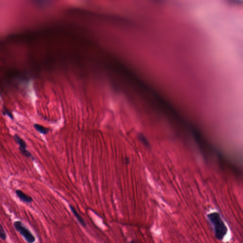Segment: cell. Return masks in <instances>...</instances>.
Masks as SVG:
<instances>
[{
  "instance_id": "9",
  "label": "cell",
  "mask_w": 243,
  "mask_h": 243,
  "mask_svg": "<svg viewBox=\"0 0 243 243\" xmlns=\"http://www.w3.org/2000/svg\"><path fill=\"white\" fill-rule=\"evenodd\" d=\"M6 238V233L4 230L3 226L0 224V238L3 240H5Z\"/></svg>"
},
{
  "instance_id": "1",
  "label": "cell",
  "mask_w": 243,
  "mask_h": 243,
  "mask_svg": "<svg viewBox=\"0 0 243 243\" xmlns=\"http://www.w3.org/2000/svg\"><path fill=\"white\" fill-rule=\"evenodd\" d=\"M208 218L213 226L216 238L220 240L223 239L227 232V228L220 214L217 212L210 213L208 215Z\"/></svg>"
},
{
  "instance_id": "7",
  "label": "cell",
  "mask_w": 243,
  "mask_h": 243,
  "mask_svg": "<svg viewBox=\"0 0 243 243\" xmlns=\"http://www.w3.org/2000/svg\"><path fill=\"white\" fill-rule=\"evenodd\" d=\"M19 150L21 154L23 155L24 157H26L28 158L31 159L33 160L35 159L34 157L31 154V153L28 150H27L26 149H22L19 148Z\"/></svg>"
},
{
  "instance_id": "11",
  "label": "cell",
  "mask_w": 243,
  "mask_h": 243,
  "mask_svg": "<svg viewBox=\"0 0 243 243\" xmlns=\"http://www.w3.org/2000/svg\"><path fill=\"white\" fill-rule=\"evenodd\" d=\"M128 243H136L135 242H134V241H131V242H129Z\"/></svg>"
},
{
  "instance_id": "2",
  "label": "cell",
  "mask_w": 243,
  "mask_h": 243,
  "mask_svg": "<svg viewBox=\"0 0 243 243\" xmlns=\"http://www.w3.org/2000/svg\"><path fill=\"white\" fill-rule=\"evenodd\" d=\"M13 226L16 230L23 237L28 243H34L35 242V237L23 222L20 221H15L13 223Z\"/></svg>"
},
{
  "instance_id": "6",
  "label": "cell",
  "mask_w": 243,
  "mask_h": 243,
  "mask_svg": "<svg viewBox=\"0 0 243 243\" xmlns=\"http://www.w3.org/2000/svg\"><path fill=\"white\" fill-rule=\"evenodd\" d=\"M70 208L71 209V210L73 214L74 215V216L76 217V218L77 219V220L79 221V223H80V224L82 226L85 227L86 226L85 224V222L83 219L82 217L80 216V215L79 214V213H77L76 210L74 208L73 206H70Z\"/></svg>"
},
{
  "instance_id": "5",
  "label": "cell",
  "mask_w": 243,
  "mask_h": 243,
  "mask_svg": "<svg viewBox=\"0 0 243 243\" xmlns=\"http://www.w3.org/2000/svg\"><path fill=\"white\" fill-rule=\"evenodd\" d=\"M33 126L34 128L35 129V130L37 131L40 133L43 134V135H47L50 131V129L49 128L44 127V126L38 124V123L34 124Z\"/></svg>"
},
{
  "instance_id": "8",
  "label": "cell",
  "mask_w": 243,
  "mask_h": 243,
  "mask_svg": "<svg viewBox=\"0 0 243 243\" xmlns=\"http://www.w3.org/2000/svg\"><path fill=\"white\" fill-rule=\"evenodd\" d=\"M1 113H2V114H3L4 115H7V116H8L12 120L13 119V113H12L10 111H9V110H8L7 108H6L5 106H4V107H3V110H2V111H1Z\"/></svg>"
},
{
  "instance_id": "3",
  "label": "cell",
  "mask_w": 243,
  "mask_h": 243,
  "mask_svg": "<svg viewBox=\"0 0 243 243\" xmlns=\"http://www.w3.org/2000/svg\"><path fill=\"white\" fill-rule=\"evenodd\" d=\"M15 193L17 197L19 198L21 201L27 203H30L33 202V199L30 196L24 193L23 191L20 190H17L15 191Z\"/></svg>"
},
{
  "instance_id": "10",
  "label": "cell",
  "mask_w": 243,
  "mask_h": 243,
  "mask_svg": "<svg viewBox=\"0 0 243 243\" xmlns=\"http://www.w3.org/2000/svg\"><path fill=\"white\" fill-rule=\"evenodd\" d=\"M138 138L140 140V141H141V142L143 143L145 145H146V146L148 145V141H147L146 138L145 137V136L143 135H142V134H139L138 135Z\"/></svg>"
},
{
  "instance_id": "4",
  "label": "cell",
  "mask_w": 243,
  "mask_h": 243,
  "mask_svg": "<svg viewBox=\"0 0 243 243\" xmlns=\"http://www.w3.org/2000/svg\"><path fill=\"white\" fill-rule=\"evenodd\" d=\"M13 139L15 142L19 145L20 146L19 148L22 149L27 148V146L26 143L20 136H19L18 135L16 134V135H14Z\"/></svg>"
}]
</instances>
